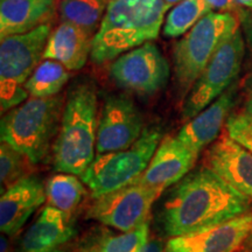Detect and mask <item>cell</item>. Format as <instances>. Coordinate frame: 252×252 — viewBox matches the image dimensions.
I'll return each instance as SVG.
<instances>
[{
	"label": "cell",
	"mask_w": 252,
	"mask_h": 252,
	"mask_svg": "<svg viewBox=\"0 0 252 252\" xmlns=\"http://www.w3.org/2000/svg\"><path fill=\"white\" fill-rule=\"evenodd\" d=\"M144 130L143 116L131 97L124 94H110L104 99L98 118L96 154L128 149Z\"/></svg>",
	"instance_id": "8fae6325"
},
{
	"label": "cell",
	"mask_w": 252,
	"mask_h": 252,
	"mask_svg": "<svg viewBox=\"0 0 252 252\" xmlns=\"http://www.w3.org/2000/svg\"><path fill=\"white\" fill-rule=\"evenodd\" d=\"M47 201L46 184L37 175H27L1 193L0 230L14 236L28 219Z\"/></svg>",
	"instance_id": "9a60e30c"
},
{
	"label": "cell",
	"mask_w": 252,
	"mask_h": 252,
	"mask_svg": "<svg viewBox=\"0 0 252 252\" xmlns=\"http://www.w3.org/2000/svg\"><path fill=\"white\" fill-rule=\"evenodd\" d=\"M203 165L252 201V154L226 132L206 150Z\"/></svg>",
	"instance_id": "4fadbf2b"
},
{
	"label": "cell",
	"mask_w": 252,
	"mask_h": 252,
	"mask_svg": "<svg viewBox=\"0 0 252 252\" xmlns=\"http://www.w3.org/2000/svg\"><path fill=\"white\" fill-rule=\"evenodd\" d=\"M237 86L232 84L215 102L207 106L193 119L186 122L176 137L198 158L220 137L223 126L235 105Z\"/></svg>",
	"instance_id": "e0dca14e"
},
{
	"label": "cell",
	"mask_w": 252,
	"mask_h": 252,
	"mask_svg": "<svg viewBox=\"0 0 252 252\" xmlns=\"http://www.w3.org/2000/svg\"><path fill=\"white\" fill-rule=\"evenodd\" d=\"M238 30L239 20L232 13L210 12L176 42L173 65L175 80L184 96H187L220 47Z\"/></svg>",
	"instance_id": "5b68a950"
},
{
	"label": "cell",
	"mask_w": 252,
	"mask_h": 252,
	"mask_svg": "<svg viewBox=\"0 0 252 252\" xmlns=\"http://www.w3.org/2000/svg\"><path fill=\"white\" fill-rule=\"evenodd\" d=\"M239 7L252 8V0H235Z\"/></svg>",
	"instance_id": "4dcf8cb0"
},
{
	"label": "cell",
	"mask_w": 252,
	"mask_h": 252,
	"mask_svg": "<svg viewBox=\"0 0 252 252\" xmlns=\"http://www.w3.org/2000/svg\"><path fill=\"white\" fill-rule=\"evenodd\" d=\"M108 5L109 0H59L58 13L61 23L74 25L94 36Z\"/></svg>",
	"instance_id": "44dd1931"
},
{
	"label": "cell",
	"mask_w": 252,
	"mask_h": 252,
	"mask_svg": "<svg viewBox=\"0 0 252 252\" xmlns=\"http://www.w3.org/2000/svg\"><path fill=\"white\" fill-rule=\"evenodd\" d=\"M252 230V212L197 234L171 237L165 252H237Z\"/></svg>",
	"instance_id": "7c38bea8"
},
{
	"label": "cell",
	"mask_w": 252,
	"mask_h": 252,
	"mask_svg": "<svg viewBox=\"0 0 252 252\" xmlns=\"http://www.w3.org/2000/svg\"><path fill=\"white\" fill-rule=\"evenodd\" d=\"M244 54L245 41L238 30L220 47L186 96L181 110L185 122L193 119L236 83Z\"/></svg>",
	"instance_id": "ba28073f"
},
{
	"label": "cell",
	"mask_w": 252,
	"mask_h": 252,
	"mask_svg": "<svg viewBox=\"0 0 252 252\" xmlns=\"http://www.w3.org/2000/svg\"><path fill=\"white\" fill-rule=\"evenodd\" d=\"M225 132L252 154V115L244 111L230 115L225 123Z\"/></svg>",
	"instance_id": "484cf974"
},
{
	"label": "cell",
	"mask_w": 252,
	"mask_h": 252,
	"mask_svg": "<svg viewBox=\"0 0 252 252\" xmlns=\"http://www.w3.org/2000/svg\"><path fill=\"white\" fill-rule=\"evenodd\" d=\"M81 252H93V251H91V249L89 248V249H87V250H83V251H81Z\"/></svg>",
	"instance_id": "8d00e7d4"
},
{
	"label": "cell",
	"mask_w": 252,
	"mask_h": 252,
	"mask_svg": "<svg viewBox=\"0 0 252 252\" xmlns=\"http://www.w3.org/2000/svg\"><path fill=\"white\" fill-rule=\"evenodd\" d=\"M65 97H31L1 118V141L26 156L33 165L46 161L58 137Z\"/></svg>",
	"instance_id": "277c9868"
},
{
	"label": "cell",
	"mask_w": 252,
	"mask_h": 252,
	"mask_svg": "<svg viewBox=\"0 0 252 252\" xmlns=\"http://www.w3.org/2000/svg\"><path fill=\"white\" fill-rule=\"evenodd\" d=\"M252 201L206 166L176 182L159 210L167 237L197 234L251 212Z\"/></svg>",
	"instance_id": "6da1fadb"
},
{
	"label": "cell",
	"mask_w": 252,
	"mask_h": 252,
	"mask_svg": "<svg viewBox=\"0 0 252 252\" xmlns=\"http://www.w3.org/2000/svg\"><path fill=\"white\" fill-rule=\"evenodd\" d=\"M33 163L23 153L7 143L1 141L0 145V186L1 193L15 182L31 175Z\"/></svg>",
	"instance_id": "cb8c5ba5"
},
{
	"label": "cell",
	"mask_w": 252,
	"mask_h": 252,
	"mask_svg": "<svg viewBox=\"0 0 252 252\" xmlns=\"http://www.w3.org/2000/svg\"><path fill=\"white\" fill-rule=\"evenodd\" d=\"M59 0H0V39L52 24Z\"/></svg>",
	"instance_id": "ac0fdd59"
},
{
	"label": "cell",
	"mask_w": 252,
	"mask_h": 252,
	"mask_svg": "<svg viewBox=\"0 0 252 252\" xmlns=\"http://www.w3.org/2000/svg\"><path fill=\"white\" fill-rule=\"evenodd\" d=\"M247 91H248L249 97L252 98V75H251V77L249 78V81L247 82Z\"/></svg>",
	"instance_id": "836d02e7"
},
{
	"label": "cell",
	"mask_w": 252,
	"mask_h": 252,
	"mask_svg": "<svg viewBox=\"0 0 252 252\" xmlns=\"http://www.w3.org/2000/svg\"><path fill=\"white\" fill-rule=\"evenodd\" d=\"M237 13L239 24L245 34V39L252 47V8H242Z\"/></svg>",
	"instance_id": "4316f807"
},
{
	"label": "cell",
	"mask_w": 252,
	"mask_h": 252,
	"mask_svg": "<svg viewBox=\"0 0 252 252\" xmlns=\"http://www.w3.org/2000/svg\"><path fill=\"white\" fill-rule=\"evenodd\" d=\"M213 12H234L237 9L238 5L235 0H204Z\"/></svg>",
	"instance_id": "83f0119b"
},
{
	"label": "cell",
	"mask_w": 252,
	"mask_h": 252,
	"mask_svg": "<svg viewBox=\"0 0 252 252\" xmlns=\"http://www.w3.org/2000/svg\"><path fill=\"white\" fill-rule=\"evenodd\" d=\"M171 75L168 62L153 42H146L113 60L110 76L119 88L153 94L165 88Z\"/></svg>",
	"instance_id": "30bf717a"
},
{
	"label": "cell",
	"mask_w": 252,
	"mask_h": 252,
	"mask_svg": "<svg viewBox=\"0 0 252 252\" xmlns=\"http://www.w3.org/2000/svg\"><path fill=\"white\" fill-rule=\"evenodd\" d=\"M75 235L71 216L47 206L21 236L14 252H65Z\"/></svg>",
	"instance_id": "2e32d148"
},
{
	"label": "cell",
	"mask_w": 252,
	"mask_h": 252,
	"mask_svg": "<svg viewBox=\"0 0 252 252\" xmlns=\"http://www.w3.org/2000/svg\"><path fill=\"white\" fill-rule=\"evenodd\" d=\"M70 78L69 70L54 60H43L25 83L31 97L48 98L58 96Z\"/></svg>",
	"instance_id": "7402d4cb"
},
{
	"label": "cell",
	"mask_w": 252,
	"mask_h": 252,
	"mask_svg": "<svg viewBox=\"0 0 252 252\" xmlns=\"http://www.w3.org/2000/svg\"><path fill=\"white\" fill-rule=\"evenodd\" d=\"M94 36L68 23H60L50 33L43 60H54L69 71L80 70L91 55Z\"/></svg>",
	"instance_id": "d6986e66"
},
{
	"label": "cell",
	"mask_w": 252,
	"mask_h": 252,
	"mask_svg": "<svg viewBox=\"0 0 252 252\" xmlns=\"http://www.w3.org/2000/svg\"><path fill=\"white\" fill-rule=\"evenodd\" d=\"M138 252H165V247L157 239L149 241Z\"/></svg>",
	"instance_id": "f1b7e54d"
},
{
	"label": "cell",
	"mask_w": 252,
	"mask_h": 252,
	"mask_svg": "<svg viewBox=\"0 0 252 252\" xmlns=\"http://www.w3.org/2000/svg\"><path fill=\"white\" fill-rule=\"evenodd\" d=\"M52 31V24H46L28 33L0 39V108L2 113L21 105L30 97L25 83L42 62Z\"/></svg>",
	"instance_id": "8992f818"
},
{
	"label": "cell",
	"mask_w": 252,
	"mask_h": 252,
	"mask_svg": "<svg viewBox=\"0 0 252 252\" xmlns=\"http://www.w3.org/2000/svg\"><path fill=\"white\" fill-rule=\"evenodd\" d=\"M237 252H252V250H247V249H241V250Z\"/></svg>",
	"instance_id": "d590c367"
},
{
	"label": "cell",
	"mask_w": 252,
	"mask_h": 252,
	"mask_svg": "<svg viewBox=\"0 0 252 252\" xmlns=\"http://www.w3.org/2000/svg\"><path fill=\"white\" fill-rule=\"evenodd\" d=\"M78 178L80 176L69 173H59L50 176L46 182L48 206L71 216L87 195L86 185Z\"/></svg>",
	"instance_id": "ffe728a7"
},
{
	"label": "cell",
	"mask_w": 252,
	"mask_h": 252,
	"mask_svg": "<svg viewBox=\"0 0 252 252\" xmlns=\"http://www.w3.org/2000/svg\"><path fill=\"white\" fill-rule=\"evenodd\" d=\"M166 12L163 0H109L94 36L91 61L103 64L144 43L152 42L163 27Z\"/></svg>",
	"instance_id": "7a4b0ae2"
},
{
	"label": "cell",
	"mask_w": 252,
	"mask_h": 252,
	"mask_svg": "<svg viewBox=\"0 0 252 252\" xmlns=\"http://www.w3.org/2000/svg\"><path fill=\"white\" fill-rule=\"evenodd\" d=\"M198 158L178 137L166 135L160 141L147 168L133 182L165 190L185 178Z\"/></svg>",
	"instance_id": "5bb4252c"
},
{
	"label": "cell",
	"mask_w": 252,
	"mask_h": 252,
	"mask_svg": "<svg viewBox=\"0 0 252 252\" xmlns=\"http://www.w3.org/2000/svg\"><path fill=\"white\" fill-rule=\"evenodd\" d=\"M161 140L159 128H145L139 139L128 149L96 154L91 165L80 176L81 180L94 198L125 187L145 172Z\"/></svg>",
	"instance_id": "52a82bcc"
},
{
	"label": "cell",
	"mask_w": 252,
	"mask_h": 252,
	"mask_svg": "<svg viewBox=\"0 0 252 252\" xmlns=\"http://www.w3.org/2000/svg\"><path fill=\"white\" fill-rule=\"evenodd\" d=\"M210 12L212 8L204 0H182L167 14L162 34L169 39L184 36Z\"/></svg>",
	"instance_id": "603a6c76"
},
{
	"label": "cell",
	"mask_w": 252,
	"mask_h": 252,
	"mask_svg": "<svg viewBox=\"0 0 252 252\" xmlns=\"http://www.w3.org/2000/svg\"><path fill=\"white\" fill-rule=\"evenodd\" d=\"M98 99L90 82H77L65 96L61 125L52 151L54 168L82 176L96 157Z\"/></svg>",
	"instance_id": "3957f363"
},
{
	"label": "cell",
	"mask_w": 252,
	"mask_h": 252,
	"mask_svg": "<svg viewBox=\"0 0 252 252\" xmlns=\"http://www.w3.org/2000/svg\"><path fill=\"white\" fill-rule=\"evenodd\" d=\"M162 193V189L131 182L117 190L94 197L88 210V219L118 231H132L149 222L151 209Z\"/></svg>",
	"instance_id": "9c48e42d"
},
{
	"label": "cell",
	"mask_w": 252,
	"mask_h": 252,
	"mask_svg": "<svg viewBox=\"0 0 252 252\" xmlns=\"http://www.w3.org/2000/svg\"><path fill=\"white\" fill-rule=\"evenodd\" d=\"M8 236H6L2 234L1 238H0V245H1V252H9V248H8Z\"/></svg>",
	"instance_id": "f546056e"
},
{
	"label": "cell",
	"mask_w": 252,
	"mask_h": 252,
	"mask_svg": "<svg viewBox=\"0 0 252 252\" xmlns=\"http://www.w3.org/2000/svg\"><path fill=\"white\" fill-rule=\"evenodd\" d=\"M243 249H247V250H252V230H251L250 235H249V237L247 238V241H245Z\"/></svg>",
	"instance_id": "d6a6232c"
},
{
	"label": "cell",
	"mask_w": 252,
	"mask_h": 252,
	"mask_svg": "<svg viewBox=\"0 0 252 252\" xmlns=\"http://www.w3.org/2000/svg\"><path fill=\"white\" fill-rule=\"evenodd\" d=\"M245 111L250 113V115H252V98L249 99L247 104H245Z\"/></svg>",
	"instance_id": "e575fe53"
},
{
	"label": "cell",
	"mask_w": 252,
	"mask_h": 252,
	"mask_svg": "<svg viewBox=\"0 0 252 252\" xmlns=\"http://www.w3.org/2000/svg\"><path fill=\"white\" fill-rule=\"evenodd\" d=\"M163 1H165L166 11H168L169 8H173L175 5H178L179 2L182 1V0H163Z\"/></svg>",
	"instance_id": "1f68e13d"
},
{
	"label": "cell",
	"mask_w": 252,
	"mask_h": 252,
	"mask_svg": "<svg viewBox=\"0 0 252 252\" xmlns=\"http://www.w3.org/2000/svg\"><path fill=\"white\" fill-rule=\"evenodd\" d=\"M150 223L117 236L104 237L97 245L91 247L93 252H138L150 241Z\"/></svg>",
	"instance_id": "d4e9b609"
}]
</instances>
